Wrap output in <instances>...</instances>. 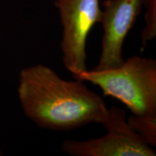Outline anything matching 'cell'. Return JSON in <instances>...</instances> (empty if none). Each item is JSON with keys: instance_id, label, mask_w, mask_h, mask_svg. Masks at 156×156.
<instances>
[{"instance_id": "obj_1", "label": "cell", "mask_w": 156, "mask_h": 156, "mask_svg": "<svg viewBox=\"0 0 156 156\" xmlns=\"http://www.w3.org/2000/svg\"><path fill=\"white\" fill-rule=\"evenodd\" d=\"M17 96L25 116L39 127L52 131L102 124L108 113L102 98L84 81L65 80L41 64L20 70Z\"/></svg>"}, {"instance_id": "obj_2", "label": "cell", "mask_w": 156, "mask_h": 156, "mask_svg": "<svg viewBox=\"0 0 156 156\" xmlns=\"http://www.w3.org/2000/svg\"><path fill=\"white\" fill-rule=\"evenodd\" d=\"M118 99L134 115L156 116V60L133 56L114 69L85 70L74 76Z\"/></svg>"}, {"instance_id": "obj_3", "label": "cell", "mask_w": 156, "mask_h": 156, "mask_svg": "<svg viewBox=\"0 0 156 156\" xmlns=\"http://www.w3.org/2000/svg\"><path fill=\"white\" fill-rule=\"evenodd\" d=\"M54 5L62 25V60L74 77L87 70V38L100 23V0H55Z\"/></svg>"}, {"instance_id": "obj_4", "label": "cell", "mask_w": 156, "mask_h": 156, "mask_svg": "<svg viewBox=\"0 0 156 156\" xmlns=\"http://www.w3.org/2000/svg\"><path fill=\"white\" fill-rule=\"evenodd\" d=\"M102 125L104 136L85 141L67 140L62 145L64 153L72 156H155L153 148L146 144L129 126L122 108H108Z\"/></svg>"}, {"instance_id": "obj_5", "label": "cell", "mask_w": 156, "mask_h": 156, "mask_svg": "<svg viewBox=\"0 0 156 156\" xmlns=\"http://www.w3.org/2000/svg\"><path fill=\"white\" fill-rule=\"evenodd\" d=\"M143 7V0H105L100 23L103 29L101 51L94 70L120 67L124 63L123 46Z\"/></svg>"}, {"instance_id": "obj_6", "label": "cell", "mask_w": 156, "mask_h": 156, "mask_svg": "<svg viewBox=\"0 0 156 156\" xmlns=\"http://www.w3.org/2000/svg\"><path fill=\"white\" fill-rule=\"evenodd\" d=\"M129 126L152 147L156 146V116L134 115L126 117Z\"/></svg>"}, {"instance_id": "obj_7", "label": "cell", "mask_w": 156, "mask_h": 156, "mask_svg": "<svg viewBox=\"0 0 156 156\" xmlns=\"http://www.w3.org/2000/svg\"><path fill=\"white\" fill-rule=\"evenodd\" d=\"M143 7L145 25L141 32V41L142 46H145L156 37V0H143Z\"/></svg>"}, {"instance_id": "obj_8", "label": "cell", "mask_w": 156, "mask_h": 156, "mask_svg": "<svg viewBox=\"0 0 156 156\" xmlns=\"http://www.w3.org/2000/svg\"><path fill=\"white\" fill-rule=\"evenodd\" d=\"M2 155V152H1V151H0V155Z\"/></svg>"}, {"instance_id": "obj_9", "label": "cell", "mask_w": 156, "mask_h": 156, "mask_svg": "<svg viewBox=\"0 0 156 156\" xmlns=\"http://www.w3.org/2000/svg\"><path fill=\"white\" fill-rule=\"evenodd\" d=\"M54 1H55V0H54Z\"/></svg>"}]
</instances>
